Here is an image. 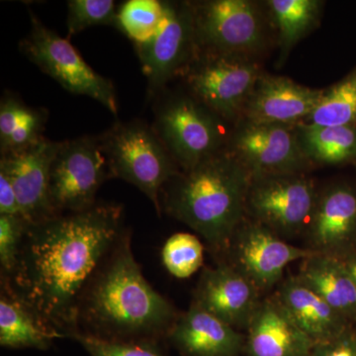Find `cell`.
I'll return each mask as SVG.
<instances>
[{
    "label": "cell",
    "mask_w": 356,
    "mask_h": 356,
    "mask_svg": "<svg viewBox=\"0 0 356 356\" xmlns=\"http://www.w3.org/2000/svg\"><path fill=\"white\" fill-rule=\"evenodd\" d=\"M121 205L97 202L28 225L4 290L63 336L76 332L79 304L89 283L121 236Z\"/></svg>",
    "instance_id": "6da1fadb"
},
{
    "label": "cell",
    "mask_w": 356,
    "mask_h": 356,
    "mask_svg": "<svg viewBox=\"0 0 356 356\" xmlns=\"http://www.w3.org/2000/svg\"><path fill=\"white\" fill-rule=\"evenodd\" d=\"M178 316L145 278L127 229L84 292L76 332L110 341L156 343L168 337Z\"/></svg>",
    "instance_id": "7a4b0ae2"
},
{
    "label": "cell",
    "mask_w": 356,
    "mask_h": 356,
    "mask_svg": "<svg viewBox=\"0 0 356 356\" xmlns=\"http://www.w3.org/2000/svg\"><path fill=\"white\" fill-rule=\"evenodd\" d=\"M252 177L228 149L177 173L161 192V210L194 229L213 252H226L247 215Z\"/></svg>",
    "instance_id": "3957f363"
},
{
    "label": "cell",
    "mask_w": 356,
    "mask_h": 356,
    "mask_svg": "<svg viewBox=\"0 0 356 356\" xmlns=\"http://www.w3.org/2000/svg\"><path fill=\"white\" fill-rule=\"evenodd\" d=\"M99 138L112 178L133 184L161 213V192L180 172L152 125L140 119L117 122Z\"/></svg>",
    "instance_id": "277c9868"
},
{
    "label": "cell",
    "mask_w": 356,
    "mask_h": 356,
    "mask_svg": "<svg viewBox=\"0 0 356 356\" xmlns=\"http://www.w3.org/2000/svg\"><path fill=\"white\" fill-rule=\"evenodd\" d=\"M153 102L152 127L181 172L226 149V121L191 93L168 95L163 90Z\"/></svg>",
    "instance_id": "5b68a950"
},
{
    "label": "cell",
    "mask_w": 356,
    "mask_h": 356,
    "mask_svg": "<svg viewBox=\"0 0 356 356\" xmlns=\"http://www.w3.org/2000/svg\"><path fill=\"white\" fill-rule=\"evenodd\" d=\"M262 74L257 58L198 51L180 76L188 93L228 122L240 120Z\"/></svg>",
    "instance_id": "8992f818"
},
{
    "label": "cell",
    "mask_w": 356,
    "mask_h": 356,
    "mask_svg": "<svg viewBox=\"0 0 356 356\" xmlns=\"http://www.w3.org/2000/svg\"><path fill=\"white\" fill-rule=\"evenodd\" d=\"M31 29L19 43V50L44 74L65 90L102 103L112 114L118 113L113 83L86 64L69 39L62 38L30 10Z\"/></svg>",
    "instance_id": "52a82bcc"
},
{
    "label": "cell",
    "mask_w": 356,
    "mask_h": 356,
    "mask_svg": "<svg viewBox=\"0 0 356 356\" xmlns=\"http://www.w3.org/2000/svg\"><path fill=\"white\" fill-rule=\"evenodd\" d=\"M191 2L198 51L255 58L266 44V23L250 0Z\"/></svg>",
    "instance_id": "ba28073f"
},
{
    "label": "cell",
    "mask_w": 356,
    "mask_h": 356,
    "mask_svg": "<svg viewBox=\"0 0 356 356\" xmlns=\"http://www.w3.org/2000/svg\"><path fill=\"white\" fill-rule=\"evenodd\" d=\"M111 172L98 136L63 140L50 168L49 194L56 214L79 212L97 203L96 194Z\"/></svg>",
    "instance_id": "9c48e42d"
},
{
    "label": "cell",
    "mask_w": 356,
    "mask_h": 356,
    "mask_svg": "<svg viewBox=\"0 0 356 356\" xmlns=\"http://www.w3.org/2000/svg\"><path fill=\"white\" fill-rule=\"evenodd\" d=\"M318 195L304 173L252 178L247 214L280 238H294L308 229Z\"/></svg>",
    "instance_id": "30bf717a"
},
{
    "label": "cell",
    "mask_w": 356,
    "mask_h": 356,
    "mask_svg": "<svg viewBox=\"0 0 356 356\" xmlns=\"http://www.w3.org/2000/svg\"><path fill=\"white\" fill-rule=\"evenodd\" d=\"M147 79V100L161 95L181 76L198 54L191 2L165 1V16L153 38L134 44Z\"/></svg>",
    "instance_id": "8fae6325"
},
{
    "label": "cell",
    "mask_w": 356,
    "mask_h": 356,
    "mask_svg": "<svg viewBox=\"0 0 356 356\" xmlns=\"http://www.w3.org/2000/svg\"><path fill=\"white\" fill-rule=\"evenodd\" d=\"M227 149L252 178L304 173L313 165L302 149L298 125L241 121Z\"/></svg>",
    "instance_id": "7c38bea8"
},
{
    "label": "cell",
    "mask_w": 356,
    "mask_h": 356,
    "mask_svg": "<svg viewBox=\"0 0 356 356\" xmlns=\"http://www.w3.org/2000/svg\"><path fill=\"white\" fill-rule=\"evenodd\" d=\"M227 250L231 255L229 264L252 281L259 291L274 286L288 264L316 254L309 248L290 245L254 220L241 224Z\"/></svg>",
    "instance_id": "4fadbf2b"
},
{
    "label": "cell",
    "mask_w": 356,
    "mask_h": 356,
    "mask_svg": "<svg viewBox=\"0 0 356 356\" xmlns=\"http://www.w3.org/2000/svg\"><path fill=\"white\" fill-rule=\"evenodd\" d=\"M60 143L43 138L21 151L2 154L0 170L13 182L21 214L34 224L55 216L49 194L50 168Z\"/></svg>",
    "instance_id": "5bb4252c"
},
{
    "label": "cell",
    "mask_w": 356,
    "mask_h": 356,
    "mask_svg": "<svg viewBox=\"0 0 356 356\" xmlns=\"http://www.w3.org/2000/svg\"><path fill=\"white\" fill-rule=\"evenodd\" d=\"M325 89H314L285 76L262 74L248 97L240 120L299 125L317 108Z\"/></svg>",
    "instance_id": "9a60e30c"
},
{
    "label": "cell",
    "mask_w": 356,
    "mask_h": 356,
    "mask_svg": "<svg viewBox=\"0 0 356 356\" xmlns=\"http://www.w3.org/2000/svg\"><path fill=\"white\" fill-rule=\"evenodd\" d=\"M259 290L229 264L205 268L194 293L193 303L238 330L247 327L261 303Z\"/></svg>",
    "instance_id": "2e32d148"
},
{
    "label": "cell",
    "mask_w": 356,
    "mask_h": 356,
    "mask_svg": "<svg viewBox=\"0 0 356 356\" xmlns=\"http://www.w3.org/2000/svg\"><path fill=\"white\" fill-rule=\"evenodd\" d=\"M247 330V356H310L314 346L275 295L261 301Z\"/></svg>",
    "instance_id": "e0dca14e"
},
{
    "label": "cell",
    "mask_w": 356,
    "mask_h": 356,
    "mask_svg": "<svg viewBox=\"0 0 356 356\" xmlns=\"http://www.w3.org/2000/svg\"><path fill=\"white\" fill-rule=\"evenodd\" d=\"M168 341L184 356H241L245 337L238 330L192 303L178 316Z\"/></svg>",
    "instance_id": "ac0fdd59"
},
{
    "label": "cell",
    "mask_w": 356,
    "mask_h": 356,
    "mask_svg": "<svg viewBox=\"0 0 356 356\" xmlns=\"http://www.w3.org/2000/svg\"><path fill=\"white\" fill-rule=\"evenodd\" d=\"M356 227V193L334 186L318 195L315 212L307 229L310 248L318 254L337 257Z\"/></svg>",
    "instance_id": "d6986e66"
},
{
    "label": "cell",
    "mask_w": 356,
    "mask_h": 356,
    "mask_svg": "<svg viewBox=\"0 0 356 356\" xmlns=\"http://www.w3.org/2000/svg\"><path fill=\"white\" fill-rule=\"evenodd\" d=\"M275 296L314 343L329 341L346 331L343 317L297 276L284 281Z\"/></svg>",
    "instance_id": "ffe728a7"
},
{
    "label": "cell",
    "mask_w": 356,
    "mask_h": 356,
    "mask_svg": "<svg viewBox=\"0 0 356 356\" xmlns=\"http://www.w3.org/2000/svg\"><path fill=\"white\" fill-rule=\"evenodd\" d=\"M297 278L341 317L356 313V286L339 257L316 252L302 262Z\"/></svg>",
    "instance_id": "44dd1931"
},
{
    "label": "cell",
    "mask_w": 356,
    "mask_h": 356,
    "mask_svg": "<svg viewBox=\"0 0 356 356\" xmlns=\"http://www.w3.org/2000/svg\"><path fill=\"white\" fill-rule=\"evenodd\" d=\"M60 332L44 324L13 294L2 289L0 297V344L7 348L48 350Z\"/></svg>",
    "instance_id": "7402d4cb"
},
{
    "label": "cell",
    "mask_w": 356,
    "mask_h": 356,
    "mask_svg": "<svg viewBox=\"0 0 356 356\" xmlns=\"http://www.w3.org/2000/svg\"><path fill=\"white\" fill-rule=\"evenodd\" d=\"M302 149L312 165H337L356 159V125L299 124Z\"/></svg>",
    "instance_id": "603a6c76"
},
{
    "label": "cell",
    "mask_w": 356,
    "mask_h": 356,
    "mask_svg": "<svg viewBox=\"0 0 356 356\" xmlns=\"http://www.w3.org/2000/svg\"><path fill=\"white\" fill-rule=\"evenodd\" d=\"M277 32L280 60L320 22L324 2L318 0H270L266 2Z\"/></svg>",
    "instance_id": "cb8c5ba5"
},
{
    "label": "cell",
    "mask_w": 356,
    "mask_h": 356,
    "mask_svg": "<svg viewBox=\"0 0 356 356\" xmlns=\"http://www.w3.org/2000/svg\"><path fill=\"white\" fill-rule=\"evenodd\" d=\"M314 126L356 125V70L325 89L324 95L304 123Z\"/></svg>",
    "instance_id": "d4e9b609"
},
{
    "label": "cell",
    "mask_w": 356,
    "mask_h": 356,
    "mask_svg": "<svg viewBox=\"0 0 356 356\" xmlns=\"http://www.w3.org/2000/svg\"><path fill=\"white\" fill-rule=\"evenodd\" d=\"M165 16V1L128 0L117 9L116 26L134 44L153 38Z\"/></svg>",
    "instance_id": "484cf974"
},
{
    "label": "cell",
    "mask_w": 356,
    "mask_h": 356,
    "mask_svg": "<svg viewBox=\"0 0 356 356\" xmlns=\"http://www.w3.org/2000/svg\"><path fill=\"white\" fill-rule=\"evenodd\" d=\"M163 266L175 277L186 280L202 266L204 247L197 236L177 233L168 238L161 250Z\"/></svg>",
    "instance_id": "4316f807"
},
{
    "label": "cell",
    "mask_w": 356,
    "mask_h": 356,
    "mask_svg": "<svg viewBox=\"0 0 356 356\" xmlns=\"http://www.w3.org/2000/svg\"><path fill=\"white\" fill-rule=\"evenodd\" d=\"M117 9L113 0H70L67 18L69 38L92 26H116Z\"/></svg>",
    "instance_id": "83f0119b"
},
{
    "label": "cell",
    "mask_w": 356,
    "mask_h": 356,
    "mask_svg": "<svg viewBox=\"0 0 356 356\" xmlns=\"http://www.w3.org/2000/svg\"><path fill=\"white\" fill-rule=\"evenodd\" d=\"M74 337L90 356H165L154 341H120L74 332Z\"/></svg>",
    "instance_id": "f1b7e54d"
},
{
    "label": "cell",
    "mask_w": 356,
    "mask_h": 356,
    "mask_svg": "<svg viewBox=\"0 0 356 356\" xmlns=\"http://www.w3.org/2000/svg\"><path fill=\"white\" fill-rule=\"evenodd\" d=\"M28 225L29 222L22 216L0 215V267L2 280L8 277L15 268Z\"/></svg>",
    "instance_id": "f546056e"
},
{
    "label": "cell",
    "mask_w": 356,
    "mask_h": 356,
    "mask_svg": "<svg viewBox=\"0 0 356 356\" xmlns=\"http://www.w3.org/2000/svg\"><path fill=\"white\" fill-rule=\"evenodd\" d=\"M32 108L13 93H4L0 102V145H3L10 138L14 131L27 118Z\"/></svg>",
    "instance_id": "4dcf8cb0"
},
{
    "label": "cell",
    "mask_w": 356,
    "mask_h": 356,
    "mask_svg": "<svg viewBox=\"0 0 356 356\" xmlns=\"http://www.w3.org/2000/svg\"><path fill=\"white\" fill-rule=\"evenodd\" d=\"M310 356H356V337L344 331L329 341L314 343Z\"/></svg>",
    "instance_id": "1f68e13d"
},
{
    "label": "cell",
    "mask_w": 356,
    "mask_h": 356,
    "mask_svg": "<svg viewBox=\"0 0 356 356\" xmlns=\"http://www.w3.org/2000/svg\"><path fill=\"white\" fill-rule=\"evenodd\" d=\"M0 215L22 216L13 182L2 170H0Z\"/></svg>",
    "instance_id": "d6a6232c"
},
{
    "label": "cell",
    "mask_w": 356,
    "mask_h": 356,
    "mask_svg": "<svg viewBox=\"0 0 356 356\" xmlns=\"http://www.w3.org/2000/svg\"><path fill=\"white\" fill-rule=\"evenodd\" d=\"M346 268H348V273H350L351 278H353V282H355L356 286V259H353V261L348 264H346Z\"/></svg>",
    "instance_id": "836d02e7"
}]
</instances>
